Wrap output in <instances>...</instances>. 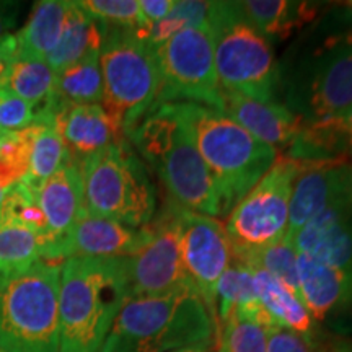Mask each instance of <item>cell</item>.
Segmentation results:
<instances>
[{
    "mask_svg": "<svg viewBox=\"0 0 352 352\" xmlns=\"http://www.w3.org/2000/svg\"><path fill=\"white\" fill-rule=\"evenodd\" d=\"M276 95L302 124L352 107V26L314 32L279 64Z\"/></svg>",
    "mask_w": 352,
    "mask_h": 352,
    "instance_id": "obj_1",
    "label": "cell"
},
{
    "mask_svg": "<svg viewBox=\"0 0 352 352\" xmlns=\"http://www.w3.org/2000/svg\"><path fill=\"white\" fill-rule=\"evenodd\" d=\"M215 323L201 294L184 284L162 296L131 297L113 321L101 352H176L210 347Z\"/></svg>",
    "mask_w": 352,
    "mask_h": 352,
    "instance_id": "obj_2",
    "label": "cell"
},
{
    "mask_svg": "<svg viewBox=\"0 0 352 352\" xmlns=\"http://www.w3.org/2000/svg\"><path fill=\"white\" fill-rule=\"evenodd\" d=\"M127 298L126 258L64 261L59 289V352H101Z\"/></svg>",
    "mask_w": 352,
    "mask_h": 352,
    "instance_id": "obj_3",
    "label": "cell"
},
{
    "mask_svg": "<svg viewBox=\"0 0 352 352\" xmlns=\"http://www.w3.org/2000/svg\"><path fill=\"white\" fill-rule=\"evenodd\" d=\"M127 138L157 171L171 202L210 217L226 214L217 184L197 151L191 129L173 104L153 107Z\"/></svg>",
    "mask_w": 352,
    "mask_h": 352,
    "instance_id": "obj_4",
    "label": "cell"
},
{
    "mask_svg": "<svg viewBox=\"0 0 352 352\" xmlns=\"http://www.w3.org/2000/svg\"><path fill=\"white\" fill-rule=\"evenodd\" d=\"M171 104L191 129L228 212L271 170L277 152L217 109L197 103Z\"/></svg>",
    "mask_w": 352,
    "mask_h": 352,
    "instance_id": "obj_5",
    "label": "cell"
},
{
    "mask_svg": "<svg viewBox=\"0 0 352 352\" xmlns=\"http://www.w3.org/2000/svg\"><path fill=\"white\" fill-rule=\"evenodd\" d=\"M63 264L39 261L0 277V349L59 352V289Z\"/></svg>",
    "mask_w": 352,
    "mask_h": 352,
    "instance_id": "obj_6",
    "label": "cell"
},
{
    "mask_svg": "<svg viewBox=\"0 0 352 352\" xmlns=\"http://www.w3.org/2000/svg\"><path fill=\"white\" fill-rule=\"evenodd\" d=\"M78 168L87 212L135 228L152 222L155 188L144 162L126 140L85 158Z\"/></svg>",
    "mask_w": 352,
    "mask_h": 352,
    "instance_id": "obj_7",
    "label": "cell"
},
{
    "mask_svg": "<svg viewBox=\"0 0 352 352\" xmlns=\"http://www.w3.org/2000/svg\"><path fill=\"white\" fill-rule=\"evenodd\" d=\"M101 28L100 67L104 88L101 107L127 135L153 108L160 91L155 51L135 30L107 25Z\"/></svg>",
    "mask_w": 352,
    "mask_h": 352,
    "instance_id": "obj_8",
    "label": "cell"
},
{
    "mask_svg": "<svg viewBox=\"0 0 352 352\" xmlns=\"http://www.w3.org/2000/svg\"><path fill=\"white\" fill-rule=\"evenodd\" d=\"M209 28L220 90L277 100L279 63L272 44L246 20L239 2H212Z\"/></svg>",
    "mask_w": 352,
    "mask_h": 352,
    "instance_id": "obj_9",
    "label": "cell"
},
{
    "mask_svg": "<svg viewBox=\"0 0 352 352\" xmlns=\"http://www.w3.org/2000/svg\"><path fill=\"white\" fill-rule=\"evenodd\" d=\"M153 51L160 72V91L153 107L197 103L220 111V87L209 23L184 28Z\"/></svg>",
    "mask_w": 352,
    "mask_h": 352,
    "instance_id": "obj_10",
    "label": "cell"
},
{
    "mask_svg": "<svg viewBox=\"0 0 352 352\" xmlns=\"http://www.w3.org/2000/svg\"><path fill=\"white\" fill-rule=\"evenodd\" d=\"M302 162L277 157L271 170L254 184L228 215L226 232L232 253H245L277 243L287 235L289 201Z\"/></svg>",
    "mask_w": 352,
    "mask_h": 352,
    "instance_id": "obj_11",
    "label": "cell"
},
{
    "mask_svg": "<svg viewBox=\"0 0 352 352\" xmlns=\"http://www.w3.org/2000/svg\"><path fill=\"white\" fill-rule=\"evenodd\" d=\"M182 208L166 204L164 212L151 222V239L138 253L126 258L131 297L162 296L189 283L182 261Z\"/></svg>",
    "mask_w": 352,
    "mask_h": 352,
    "instance_id": "obj_12",
    "label": "cell"
},
{
    "mask_svg": "<svg viewBox=\"0 0 352 352\" xmlns=\"http://www.w3.org/2000/svg\"><path fill=\"white\" fill-rule=\"evenodd\" d=\"M182 261L215 323V287L232 263V245L219 219L182 208Z\"/></svg>",
    "mask_w": 352,
    "mask_h": 352,
    "instance_id": "obj_13",
    "label": "cell"
},
{
    "mask_svg": "<svg viewBox=\"0 0 352 352\" xmlns=\"http://www.w3.org/2000/svg\"><path fill=\"white\" fill-rule=\"evenodd\" d=\"M346 197H352V168L346 160L302 162L290 192L285 239H292L311 219Z\"/></svg>",
    "mask_w": 352,
    "mask_h": 352,
    "instance_id": "obj_14",
    "label": "cell"
},
{
    "mask_svg": "<svg viewBox=\"0 0 352 352\" xmlns=\"http://www.w3.org/2000/svg\"><path fill=\"white\" fill-rule=\"evenodd\" d=\"M151 233V223L135 228L83 210L57 248L54 264L70 258H129L147 243Z\"/></svg>",
    "mask_w": 352,
    "mask_h": 352,
    "instance_id": "obj_15",
    "label": "cell"
},
{
    "mask_svg": "<svg viewBox=\"0 0 352 352\" xmlns=\"http://www.w3.org/2000/svg\"><path fill=\"white\" fill-rule=\"evenodd\" d=\"M39 209L46 219L47 239L41 261L54 263V254L77 223L83 210V183L80 168L67 164L46 182L34 188Z\"/></svg>",
    "mask_w": 352,
    "mask_h": 352,
    "instance_id": "obj_16",
    "label": "cell"
},
{
    "mask_svg": "<svg viewBox=\"0 0 352 352\" xmlns=\"http://www.w3.org/2000/svg\"><path fill=\"white\" fill-rule=\"evenodd\" d=\"M297 253L324 266L352 271V197L334 202L290 239Z\"/></svg>",
    "mask_w": 352,
    "mask_h": 352,
    "instance_id": "obj_17",
    "label": "cell"
},
{
    "mask_svg": "<svg viewBox=\"0 0 352 352\" xmlns=\"http://www.w3.org/2000/svg\"><path fill=\"white\" fill-rule=\"evenodd\" d=\"M220 113L276 152L289 151L302 124L279 100L254 98L239 91L220 90Z\"/></svg>",
    "mask_w": 352,
    "mask_h": 352,
    "instance_id": "obj_18",
    "label": "cell"
},
{
    "mask_svg": "<svg viewBox=\"0 0 352 352\" xmlns=\"http://www.w3.org/2000/svg\"><path fill=\"white\" fill-rule=\"evenodd\" d=\"M72 164L80 165L88 157L124 140V132L101 104L63 108L56 116Z\"/></svg>",
    "mask_w": 352,
    "mask_h": 352,
    "instance_id": "obj_19",
    "label": "cell"
},
{
    "mask_svg": "<svg viewBox=\"0 0 352 352\" xmlns=\"http://www.w3.org/2000/svg\"><path fill=\"white\" fill-rule=\"evenodd\" d=\"M297 271L302 302L314 321L327 320L352 303V271L324 266L302 253Z\"/></svg>",
    "mask_w": 352,
    "mask_h": 352,
    "instance_id": "obj_20",
    "label": "cell"
},
{
    "mask_svg": "<svg viewBox=\"0 0 352 352\" xmlns=\"http://www.w3.org/2000/svg\"><path fill=\"white\" fill-rule=\"evenodd\" d=\"M285 155L298 162L346 160L352 155V107L334 118L300 124Z\"/></svg>",
    "mask_w": 352,
    "mask_h": 352,
    "instance_id": "obj_21",
    "label": "cell"
},
{
    "mask_svg": "<svg viewBox=\"0 0 352 352\" xmlns=\"http://www.w3.org/2000/svg\"><path fill=\"white\" fill-rule=\"evenodd\" d=\"M246 16L271 44L287 39L316 16V6L294 0H246L239 2Z\"/></svg>",
    "mask_w": 352,
    "mask_h": 352,
    "instance_id": "obj_22",
    "label": "cell"
},
{
    "mask_svg": "<svg viewBox=\"0 0 352 352\" xmlns=\"http://www.w3.org/2000/svg\"><path fill=\"white\" fill-rule=\"evenodd\" d=\"M56 85V72L46 60L15 52L8 65L3 88L28 101L39 109L41 122L56 121L52 111V94Z\"/></svg>",
    "mask_w": 352,
    "mask_h": 352,
    "instance_id": "obj_23",
    "label": "cell"
},
{
    "mask_svg": "<svg viewBox=\"0 0 352 352\" xmlns=\"http://www.w3.org/2000/svg\"><path fill=\"white\" fill-rule=\"evenodd\" d=\"M67 0H39L30 12L28 20L16 32V52L46 60L63 34L67 19Z\"/></svg>",
    "mask_w": 352,
    "mask_h": 352,
    "instance_id": "obj_24",
    "label": "cell"
},
{
    "mask_svg": "<svg viewBox=\"0 0 352 352\" xmlns=\"http://www.w3.org/2000/svg\"><path fill=\"white\" fill-rule=\"evenodd\" d=\"M103 28L77 2H69V12L59 43L47 56L46 63L54 72L77 64L101 50Z\"/></svg>",
    "mask_w": 352,
    "mask_h": 352,
    "instance_id": "obj_25",
    "label": "cell"
},
{
    "mask_svg": "<svg viewBox=\"0 0 352 352\" xmlns=\"http://www.w3.org/2000/svg\"><path fill=\"white\" fill-rule=\"evenodd\" d=\"M104 95L103 76L100 67V52L78 60L56 74L52 103L57 113L67 107L101 104Z\"/></svg>",
    "mask_w": 352,
    "mask_h": 352,
    "instance_id": "obj_26",
    "label": "cell"
},
{
    "mask_svg": "<svg viewBox=\"0 0 352 352\" xmlns=\"http://www.w3.org/2000/svg\"><path fill=\"white\" fill-rule=\"evenodd\" d=\"M256 283L259 302L270 314L276 327L290 329L303 336L311 338L314 318L308 314L300 298L285 289L279 280L259 267H250Z\"/></svg>",
    "mask_w": 352,
    "mask_h": 352,
    "instance_id": "obj_27",
    "label": "cell"
},
{
    "mask_svg": "<svg viewBox=\"0 0 352 352\" xmlns=\"http://www.w3.org/2000/svg\"><path fill=\"white\" fill-rule=\"evenodd\" d=\"M43 245L32 228L0 220V277L19 274L41 261Z\"/></svg>",
    "mask_w": 352,
    "mask_h": 352,
    "instance_id": "obj_28",
    "label": "cell"
},
{
    "mask_svg": "<svg viewBox=\"0 0 352 352\" xmlns=\"http://www.w3.org/2000/svg\"><path fill=\"white\" fill-rule=\"evenodd\" d=\"M297 256V250L294 248L292 241L287 239L264 246V248L253 250V252L232 253V258L245 264V266L259 267V270L266 271L267 274L279 280L285 289H289L294 296L302 300L300 285H298Z\"/></svg>",
    "mask_w": 352,
    "mask_h": 352,
    "instance_id": "obj_29",
    "label": "cell"
},
{
    "mask_svg": "<svg viewBox=\"0 0 352 352\" xmlns=\"http://www.w3.org/2000/svg\"><path fill=\"white\" fill-rule=\"evenodd\" d=\"M67 164H72V160L56 121L43 122L39 124L34 138L28 171L21 182L36 188Z\"/></svg>",
    "mask_w": 352,
    "mask_h": 352,
    "instance_id": "obj_30",
    "label": "cell"
},
{
    "mask_svg": "<svg viewBox=\"0 0 352 352\" xmlns=\"http://www.w3.org/2000/svg\"><path fill=\"white\" fill-rule=\"evenodd\" d=\"M210 7L212 2H199V0H176L170 15L158 23L147 26L144 30H135V33L151 44L152 47L160 46L166 39L184 28L202 26L209 23Z\"/></svg>",
    "mask_w": 352,
    "mask_h": 352,
    "instance_id": "obj_31",
    "label": "cell"
},
{
    "mask_svg": "<svg viewBox=\"0 0 352 352\" xmlns=\"http://www.w3.org/2000/svg\"><path fill=\"white\" fill-rule=\"evenodd\" d=\"M0 220H10V222L32 228L34 233H38L43 248L46 245V219L38 206L36 191L30 184L19 182L8 189L2 204H0Z\"/></svg>",
    "mask_w": 352,
    "mask_h": 352,
    "instance_id": "obj_32",
    "label": "cell"
},
{
    "mask_svg": "<svg viewBox=\"0 0 352 352\" xmlns=\"http://www.w3.org/2000/svg\"><path fill=\"white\" fill-rule=\"evenodd\" d=\"M38 127L39 124H34L0 138V178L3 182L16 184L25 178Z\"/></svg>",
    "mask_w": 352,
    "mask_h": 352,
    "instance_id": "obj_33",
    "label": "cell"
},
{
    "mask_svg": "<svg viewBox=\"0 0 352 352\" xmlns=\"http://www.w3.org/2000/svg\"><path fill=\"white\" fill-rule=\"evenodd\" d=\"M219 333V352H266L267 331L256 321L232 314Z\"/></svg>",
    "mask_w": 352,
    "mask_h": 352,
    "instance_id": "obj_34",
    "label": "cell"
},
{
    "mask_svg": "<svg viewBox=\"0 0 352 352\" xmlns=\"http://www.w3.org/2000/svg\"><path fill=\"white\" fill-rule=\"evenodd\" d=\"M91 19L107 26L142 30L139 0H82L77 2Z\"/></svg>",
    "mask_w": 352,
    "mask_h": 352,
    "instance_id": "obj_35",
    "label": "cell"
},
{
    "mask_svg": "<svg viewBox=\"0 0 352 352\" xmlns=\"http://www.w3.org/2000/svg\"><path fill=\"white\" fill-rule=\"evenodd\" d=\"M39 122L41 116L36 107L0 87V129L7 132L21 131Z\"/></svg>",
    "mask_w": 352,
    "mask_h": 352,
    "instance_id": "obj_36",
    "label": "cell"
},
{
    "mask_svg": "<svg viewBox=\"0 0 352 352\" xmlns=\"http://www.w3.org/2000/svg\"><path fill=\"white\" fill-rule=\"evenodd\" d=\"M266 352H311V338L274 327L267 331Z\"/></svg>",
    "mask_w": 352,
    "mask_h": 352,
    "instance_id": "obj_37",
    "label": "cell"
},
{
    "mask_svg": "<svg viewBox=\"0 0 352 352\" xmlns=\"http://www.w3.org/2000/svg\"><path fill=\"white\" fill-rule=\"evenodd\" d=\"M176 0H139L140 16H142V30L162 21L173 10Z\"/></svg>",
    "mask_w": 352,
    "mask_h": 352,
    "instance_id": "obj_38",
    "label": "cell"
},
{
    "mask_svg": "<svg viewBox=\"0 0 352 352\" xmlns=\"http://www.w3.org/2000/svg\"><path fill=\"white\" fill-rule=\"evenodd\" d=\"M19 2H0V43L8 36V32L13 28V25L16 23L20 13Z\"/></svg>",
    "mask_w": 352,
    "mask_h": 352,
    "instance_id": "obj_39",
    "label": "cell"
},
{
    "mask_svg": "<svg viewBox=\"0 0 352 352\" xmlns=\"http://www.w3.org/2000/svg\"><path fill=\"white\" fill-rule=\"evenodd\" d=\"M16 52V41L13 34H8V36L0 43V87L3 85V80H6L8 65H10L13 56Z\"/></svg>",
    "mask_w": 352,
    "mask_h": 352,
    "instance_id": "obj_40",
    "label": "cell"
},
{
    "mask_svg": "<svg viewBox=\"0 0 352 352\" xmlns=\"http://www.w3.org/2000/svg\"><path fill=\"white\" fill-rule=\"evenodd\" d=\"M13 186V184H8L7 182H3L2 178H0V204H2L3 197H6V195L8 192V189H10Z\"/></svg>",
    "mask_w": 352,
    "mask_h": 352,
    "instance_id": "obj_41",
    "label": "cell"
},
{
    "mask_svg": "<svg viewBox=\"0 0 352 352\" xmlns=\"http://www.w3.org/2000/svg\"><path fill=\"white\" fill-rule=\"evenodd\" d=\"M176 352H210V347H191V349H183Z\"/></svg>",
    "mask_w": 352,
    "mask_h": 352,
    "instance_id": "obj_42",
    "label": "cell"
},
{
    "mask_svg": "<svg viewBox=\"0 0 352 352\" xmlns=\"http://www.w3.org/2000/svg\"><path fill=\"white\" fill-rule=\"evenodd\" d=\"M331 352H352V347H340V349Z\"/></svg>",
    "mask_w": 352,
    "mask_h": 352,
    "instance_id": "obj_43",
    "label": "cell"
},
{
    "mask_svg": "<svg viewBox=\"0 0 352 352\" xmlns=\"http://www.w3.org/2000/svg\"><path fill=\"white\" fill-rule=\"evenodd\" d=\"M342 6H344V8H346V10H347V12H349V13H351V15H352V2H346V3H342Z\"/></svg>",
    "mask_w": 352,
    "mask_h": 352,
    "instance_id": "obj_44",
    "label": "cell"
},
{
    "mask_svg": "<svg viewBox=\"0 0 352 352\" xmlns=\"http://www.w3.org/2000/svg\"><path fill=\"white\" fill-rule=\"evenodd\" d=\"M7 134V131H3V129H0V138H2V135H6Z\"/></svg>",
    "mask_w": 352,
    "mask_h": 352,
    "instance_id": "obj_45",
    "label": "cell"
},
{
    "mask_svg": "<svg viewBox=\"0 0 352 352\" xmlns=\"http://www.w3.org/2000/svg\"><path fill=\"white\" fill-rule=\"evenodd\" d=\"M0 352H3V351H2V349H0Z\"/></svg>",
    "mask_w": 352,
    "mask_h": 352,
    "instance_id": "obj_46",
    "label": "cell"
}]
</instances>
